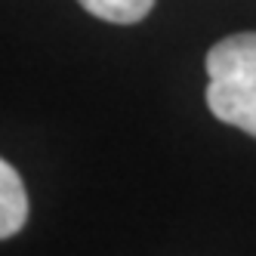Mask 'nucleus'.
I'll use <instances>...</instances> for the list:
<instances>
[{
    "instance_id": "nucleus-1",
    "label": "nucleus",
    "mask_w": 256,
    "mask_h": 256,
    "mask_svg": "<svg viewBox=\"0 0 256 256\" xmlns=\"http://www.w3.org/2000/svg\"><path fill=\"white\" fill-rule=\"evenodd\" d=\"M207 108L256 139V31L228 34L207 52Z\"/></svg>"
},
{
    "instance_id": "nucleus-2",
    "label": "nucleus",
    "mask_w": 256,
    "mask_h": 256,
    "mask_svg": "<svg viewBox=\"0 0 256 256\" xmlns=\"http://www.w3.org/2000/svg\"><path fill=\"white\" fill-rule=\"evenodd\" d=\"M28 222V192L19 170L10 160H0V238L19 234Z\"/></svg>"
},
{
    "instance_id": "nucleus-3",
    "label": "nucleus",
    "mask_w": 256,
    "mask_h": 256,
    "mask_svg": "<svg viewBox=\"0 0 256 256\" xmlns=\"http://www.w3.org/2000/svg\"><path fill=\"white\" fill-rule=\"evenodd\" d=\"M78 4L96 19L114 25H136L152 12L154 0H78Z\"/></svg>"
}]
</instances>
